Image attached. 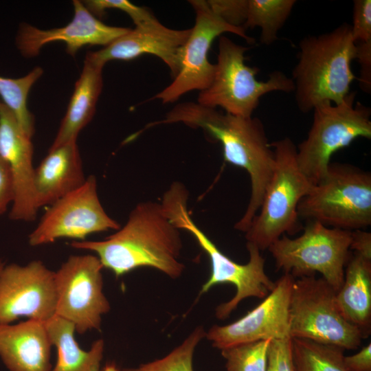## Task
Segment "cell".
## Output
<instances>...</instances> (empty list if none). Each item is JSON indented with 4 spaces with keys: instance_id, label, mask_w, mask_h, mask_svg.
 I'll list each match as a JSON object with an SVG mask.
<instances>
[{
    "instance_id": "32",
    "label": "cell",
    "mask_w": 371,
    "mask_h": 371,
    "mask_svg": "<svg viewBox=\"0 0 371 371\" xmlns=\"http://www.w3.org/2000/svg\"><path fill=\"white\" fill-rule=\"evenodd\" d=\"M351 34L355 43L371 41V1L355 0Z\"/></svg>"
},
{
    "instance_id": "16",
    "label": "cell",
    "mask_w": 371,
    "mask_h": 371,
    "mask_svg": "<svg viewBox=\"0 0 371 371\" xmlns=\"http://www.w3.org/2000/svg\"><path fill=\"white\" fill-rule=\"evenodd\" d=\"M22 131L14 113L0 101V157L8 164L14 189L9 217L32 221L38 209L34 194L33 144Z\"/></svg>"
},
{
    "instance_id": "4",
    "label": "cell",
    "mask_w": 371,
    "mask_h": 371,
    "mask_svg": "<svg viewBox=\"0 0 371 371\" xmlns=\"http://www.w3.org/2000/svg\"><path fill=\"white\" fill-rule=\"evenodd\" d=\"M188 200L186 186L175 181L166 191L160 203L169 221L179 229L190 233L210 258L211 273L200 293L218 284L230 283L236 287L235 295L215 310L217 319H225L243 300L252 297L264 299L273 290L275 282L267 275L265 260L254 244L247 242L249 259L246 264L236 262L220 251L193 221L188 210Z\"/></svg>"
},
{
    "instance_id": "19",
    "label": "cell",
    "mask_w": 371,
    "mask_h": 371,
    "mask_svg": "<svg viewBox=\"0 0 371 371\" xmlns=\"http://www.w3.org/2000/svg\"><path fill=\"white\" fill-rule=\"evenodd\" d=\"M52 346L44 322L0 324V357L10 371H50Z\"/></svg>"
},
{
    "instance_id": "35",
    "label": "cell",
    "mask_w": 371,
    "mask_h": 371,
    "mask_svg": "<svg viewBox=\"0 0 371 371\" xmlns=\"http://www.w3.org/2000/svg\"><path fill=\"white\" fill-rule=\"evenodd\" d=\"M344 363L348 371H371V344L352 355L344 356Z\"/></svg>"
},
{
    "instance_id": "10",
    "label": "cell",
    "mask_w": 371,
    "mask_h": 371,
    "mask_svg": "<svg viewBox=\"0 0 371 371\" xmlns=\"http://www.w3.org/2000/svg\"><path fill=\"white\" fill-rule=\"evenodd\" d=\"M337 291L316 275L294 278L289 304L291 338L304 339L344 350L359 348L360 330L341 315Z\"/></svg>"
},
{
    "instance_id": "34",
    "label": "cell",
    "mask_w": 371,
    "mask_h": 371,
    "mask_svg": "<svg viewBox=\"0 0 371 371\" xmlns=\"http://www.w3.org/2000/svg\"><path fill=\"white\" fill-rule=\"evenodd\" d=\"M14 198V183L8 163L0 157V216Z\"/></svg>"
},
{
    "instance_id": "36",
    "label": "cell",
    "mask_w": 371,
    "mask_h": 371,
    "mask_svg": "<svg viewBox=\"0 0 371 371\" xmlns=\"http://www.w3.org/2000/svg\"><path fill=\"white\" fill-rule=\"evenodd\" d=\"M350 250L371 260V234L363 229L352 231Z\"/></svg>"
},
{
    "instance_id": "29",
    "label": "cell",
    "mask_w": 371,
    "mask_h": 371,
    "mask_svg": "<svg viewBox=\"0 0 371 371\" xmlns=\"http://www.w3.org/2000/svg\"><path fill=\"white\" fill-rule=\"evenodd\" d=\"M87 9L93 15L102 16L106 9L115 8L126 12L135 25L155 16L146 8L134 5L127 0H88L83 1Z\"/></svg>"
},
{
    "instance_id": "14",
    "label": "cell",
    "mask_w": 371,
    "mask_h": 371,
    "mask_svg": "<svg viewBox=\"0 0 371 371\" xmlns=\"http://www.w3.org/2000/svg\"><path fill=\"white\" fill-rule=\"evenodd\" d=\"M54 272L41 260L10 264L0 272V324L19 317L47 322L56 315Z\"/></svg>"
},
{
    "instance_id": "24",
    "label": "cell",
    "mask_w": 371,
    "mask_h": 371,
    "mask_svg": "<svg viewBox=\"0 0 371 371\" xmlns=\"http://www.w3.org/2000/svg\"><path fill=\"white\" fill-rule=\"evenodd\" d=\"M291 339L294 371H348L344 348L308 339Z\"/></svg>"
},
{
    "instance_id": "21",
    "label": "cell",
    "mask_w": 371,
    "mask_h": 371,
    "mask_svg": "<svg viewBox=\"0 0 371 371\" xmlns=\"http://www.w3.org/2000/svg\"><path fill=\"white\" fill-rule=\"evenodd\" d=\"M103 67L90 52L87 54L66 113L49 149L76 141L79 133L93 118L102 89Z\"/></svg>"
},
{
    "instance_id": "31",
    "label": "cell",
    "mask_w": 371,
    "mask_h": 371,
    "mask_svg": "<svg viewBox=\"0 0 371 371\" xmlns=\"http://www.w3.org/2000/svg\"><path fill=\"white\" fill-rule=\"evenodd\" d=\"M291 338L272 339L270 342L267 371H294Z\"/></svg>"
},
{
    "instance_id": "3",
    "label": "cell",
    "mask_w": 371,
    "mask_h": 371,
    "mask_svg": "<svg viewBox=\"0 0 371 371\" xmlns=\"http://www.w3.org/2000/svg\"><path fill=\"white\" fill-rule=\"evenodd\" d=\"M299 48L291 78L299 110L306 113L323 102H342L356 78L351 69L357 54L351 25L344 23L329 32L305 36Z\"/></svg>"
},
{
    "instance_id": "9",
    "label": "cell",
    "mask_w": 371,
    "mask_h": 371,
    "mask_svg": "<svg viewBox=\"0 0 371 371\" xmlns=\"http://www.w3.org/2000/svg\"><path fill=\"white\" fill-rule=\"evenodd\" d=\"M351 232L308 221L302 235L295 238L282 235L267 249L277 270L294 278L319 273L337 291L344 282L345 267L351 254Z\"/></svg>"
},
{
    "instance_id": "28",
    "label": "cell",
    "mask_w": 371,
    "mask_h": 371,
    "mask_svg": "<svg viewBox=\"0 0 371 371\" xmlns=\"http://www.w3.org/2000/svg\"><path fill=\"white\" fill-rule=\"evenodd\" d=\"M271 341H258L221 350L227 371H267Z\"/></svg>"
},
{
    "instance_id": "6",
    "label": "cell",
    "mask_w": 371,
    "mask_h": 371,
    "mask_svg": "<svg viewBox=\"0 0 371 371\" xmlns=\"http://www.w3.org/2000/svg\"><path fill=\"white\" fill-rule=\"evenodd\" d=\"M299 218L353 231L371 225V175L347 164L330 163L325 176L302 199Z\"/></svg>"
},
{
    "instance_id": "1",
    "label": "cell",
    "mask_w": 371,
    "mask_h": 371,
    "mask_svg": "<svg viewBox=\"0 0 371 371\" xmlns=\"http://www.w3.org/2000/svg\"><path fill=\"white\" fill-rule=\"evenodd\" d=\"M182 122L201 128L223 147L225 161L245 169L251 181V195L247 209L234 228L246 232L257 214L265 190L272 177L275 157L265 126L258 117H245L222 113L216 109L187 102L177 104L164 120L146 125Z\"/></svg>"
},
{
    "instance_id": "5",
    "label": "cell",
    "mask_w": 371,
    "mask_h": 371,
    "mask_svg": "<svg viewBox=\"0 0 371 371\" xmlns=\"http://www.w3.org/2000/svg\"><path fill=\"white\" fill-rule=\"evenodd\" d=\"M271 146L275 157L272 177L245 232L247 242L260 251L267 249L282 235L299 232L297 206L313 186L300 170L296 146L289 137L273 142Z\"/></svg>"
},
{
    "instance_id": "37",
    "label": "cell",
    "mask_w": 371,
    "mask_h": 371,
    "mask_svg": "<svg viewBox=\"0 0 371 371\" xmlns=\"http://www.w3.org/2000/svg\"><path fill=\"white\" fill-rule=\"evenodd\" d=\"M102 371H119L115 363H107Z\"/></svg>"
},
{
    "instance_id": "20",
    "label": "cell",
    "mask_w": 371,
    "mask_h": 371,
    "mask_svg": "<svg viewBox=\"0 0 371 371\" xmlns=\"http://www.w3.org/2000/svg\"><path fill=\"white\" fill-rule=\"evenodd\" d=\"M86 178L76 141L49 149L34 170V194L37 209L50 205L76 190Z\"/></svg>"
},
{
    "instance_id": "15",
    "label": "cell",
    "mask_w": 371,
    "mask_h": 371,
    "mask_svg": "<svg viewBox=\"0 0 371 371\" xmlns=\"http://www.w3.org/2000/svg\"><path fill=\"white\" fill-rule=\"evenodd\" d=\"M293 281L291 274L284 273L258 306L234 322L212 326L205 337L221 350L258 341L291 338L289 304Z\"/></svg>"
},
{
    "instance_id": "18",
    "label": "cell",
    "mask_w": 371,
    "mask_h": 371,
    "mask_svg": "<svg viewBox=\"0 0 371 371\" xmlns=\"http://www.w3.org/2000/svg\"><path fill=\"white\" fill-rule=\"evenodd\" d=\"M190 29L174 30L161 24L155 17L136 25L102 49L90 52L100 64L112 60H131L144 54H153L169 67L173 78L178 74L184 45Z\"/></svg>"
},
{
    "instance_id": "11",
    "label": "cell",
    "mask_w": 371,
    "mask_h": 371,
    "mask_svg": "<svg viewBox=\"0 0 371 371\" xmlns=\"http://www.w3.org/2000/svg\"><path fill=\"white\" fill-rule=\"evenodd\" d=\"M103 266L94 255L70 256L54 272L56 315L83 334L100 330L111 306L103 292Z\"/></svg>"
},
{
    "instance_id": "23",
    "label": "cell",
    "mask_w": 371,
    "mask_h": 371,
    "mask_svg": "<svg viewBox=\"0 0 371 371\" xmlns=\"http://www.w3.org/2000/svg\"><path fill=\"white\" fill-rule=\"evenodd\" d=\"M45 326L57 352L56 364L50 371H100L103 339L95 341L89 350H84L75 338V326L69 321L55 315L45 322Z\"/></svg>"
},
{
    "instance_id": "8",
    "label": "cell",
    "mask_w": 371,
    "mask_h": 371,
    "mask_svg": "<svg viewBox=\"0 0 371 371\" xmlns=\"http://www.w3.org/2000/svg\"><path fill=\"white\" fill-rule=\"evenodd\" d=\"M355 97L350 91L339 104L326 102L313 110L307 137L296 146L298 166L313 185L325 176L333 153L358 137L371 138V109Z\"/></svg>"
},
{
    "instance_id": "30",
    "label": "cell",
    "mask_w": 371,
    "mask_h": 371,
    "mask_svg": "<svg viewBox=\"0 0 371 371\" xmlns=\"http://www.w3.org/2000/svg\"><path fill=\"white\" fill-rule=\"evenodd\" d=\"M207 1L214 12L227 23L234 27H243L247 20L248 0H208Z\"/></svg>"
},
{
    "instance_id": "12",
    "label": "cell",
    "mask_w": 371,
    "mask_h": 371,
    "mask_svg": "<svg viewBox=\"0 0 371 371\" xmlns=\"http://www.w3.org/2000/svg\"><path fill=\"white\" fill-rule=\"evenodd\" d=\"M120 228L100 203L95 177L89 175L80 187L49 205L29 234L28 243L36 247L63 238L82 241L92 234Z\"/></svg>"
},
{
    "instance_id": "22",
    "label": "cell",
    "mask_w": 371,
    "mask_h": 371,
    "mask_svg": "<svg viewBox=\"0 0 371 371\" xmlns=\"http://www.w3.org/2000/svg\"><path fill=\"white\" fill-rule=\"evenodd\" d=\"M343 317L367 338L371 333V260L350 254L344 282L336 293Z\"/></svg>"
},
{
    "instance_id": "2",
    "label": "cell",
    "mask_w": 371,
    "mask_h": 371,
    "mask_svg": "<svg viewBox=\"0 0 371 371\" xmlns=\"http://www.w3.org/2000/svg\"><path fill=\"white\" fill-rule=\"evenodd\" d=\"M71 246L94 252L103 268L117 277L148 267L176 279L185 269L179 260L183 246L179 229L155 201L139 203L125 225L104 240L72 241Z\"/></svg>"
},
{
    "instance_id": "13",
    "label": "cell",
    "mask_w": 371,
    "mask_h": 371,
    "mask_svg": "<svg viewBox=\"0 0 371 371\" xmlns=\"http://www.w3.org/2000/svg\"><path fill=\"white\" fill-rule=\"evenodd\" d=\"M189 2L195 12V23L183 47L180 70L168 86L152 98L164 104L174 102L189 91H201L210 85L215 64L208 60L207 54L216 37L229 32L242 37L249 43H254L243 27L232 26L220 18L207 1Z\"/></svg>"
},
{
    "instance_id": "25",
    "label": "cell",
    "mask_w": 371,
    "mask_h": 371,
    "mask_svg": "<svg viewBox=\"0 0 371 371\" xmlns=\"http://www.w3.org/2000/svg\"><path fill=\"white\" fill-rule=\"evenodd\" d=\"M295 3V0H248L247 20L243 27L246 30L259 27L260 43L271 45L278 40V31Z\"/></svg>"
},
{
    "instance_id": "38",
    "label": "cell",
    "mask_w": 371,
    "mask_h": 371,
    "mask_svg": "<svg viewBox=\"0 0 371 371\" xmlns=\"http://www.w3.org/2000/svg\"><path fill=\"white\" fill-rule=\"evenodd\" d=\"M3 267H4V264L2 262H0V272Z\"/></svg>"
},
{
    "instance_id": "7",
    "label": "cell",
    "mask_w": 371,
    "mask_h": 371,
    "mask_svg": "<svg viewBox=\"0 0 371 371\" xmlns=\"http://www.w3.org/2000/svg\"><path fill=\"white\" fill-rule=\"evenodd\" d=\"M218 47L214 77L210 85L199 92V104L221 107L225 113L249 117L264 95L273 91L294 92L293 80L280 71L269 74L265 81L258 80L256 76L259 69L245 63L248 47L223 35L219 37Z\"/></svg>"
},
{
    "instance_id": "33",
    "label": "cell",
    "mask_w": 371,
    "mask_h": 371,
    "mask_svg": "<svg viewBox=\"0 0 371 371\" xmlns=\"http://www.w3.org/2000/svg\"><path fill=\"white\" fill-rule=\"evenodd\" d=\"M356 58L361 66L359 78L361 89L367 93L371 90V41L356 43Z\"/></svg>"
},
{
    "instance_id": "17",
    "label": "cell",
    "mask_w": 371,
    "mask_h": 371,
    "mask_svg": "<svg viewBox=\"0 0 371 371\" xmlns=\"http://www.w3.org/2000/svg\"><path fill=\"white\" fill-rule=\"evenodd\" d=\"M74 14L70 23L64 27L41 30L28 24L20 26L16 38L18 49L23 56H36L45 44L61 41L67 46L68 54L74 56L87 45L106 46L130 29L104 24L91 14L82 1H73Z\"/></svg>"
},
{
    "instance_id": "27",
    "label": "cell",
    "mask_w": 371,
    "mask_h": 371,
    "mask_svg": "<svg viewBox=\"0 0 371 371\" xmlns=\"http://www.w3.org/2000/svg\"><path fill=\"white\" fill-rule=\"evenodd\" d=\"M205 335L203 327L199 326L165 357L123 371H194L192 359L194 350Z\"/></svg>"
},
{
    "instance_id": "26",
    "label": "cell",
    "mask_w": 371,
    "mask_h": 371,
    "mask_svg": "<svg viewBox=\"0 0 371 371\" xmlns=\"http://www.w3.org/2000/svg\"><path fill=\"white\" fill-rule=\"evenodd\" d=\"M42 74L43 69L37 67L19 78L0 76L2 102L14 113L22 131L30 138L35 131L34 117L27 109V99L32 87Z\"/></svg>"
}]
</instances>
